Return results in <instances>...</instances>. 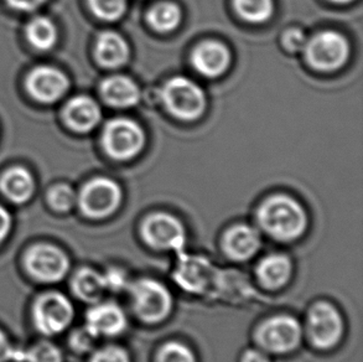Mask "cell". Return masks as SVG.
Returning <instances> with one entry per match:
<instances>
[{
	"label": "cell",
	"mask_w": 363,
	"mask_h": 362,
	"mask_svg": "<svg viewBox=\"0 0 363 362\" xmlns=\"http://www.w3.org/2000/svg\"><path fill=\"white\" fill-rule=\"evenodd\" d=\"M101 94L112 107L129 108L139 102L140 89L130 77L116 75L104 79L101 84Z\"/></svg>",
	"instance_id": "obj_17"
},
{
	"label": "cell",
	"mask_w": 363,
	"mask_h": 362,
	"mask_svg": "<svg viewBox=\"0 0 363 362\" xmlns=\"http://www.w3.org/2000/svg\"><path fill=\"white\" fill-rule=\"evenodd\" d=\"M155 362H196V358L186 345L170 341L157 351Z\"/></svg>",
	"instance_id": "obj_29"
},
{
	"label": "cell",
	"mask_w": 363,
	"mask_h": 362,
	"mask_svg": "<svg viewBox=\"0 0 363 362\" xmlns=\"http://www.w3.org/2000/svg\"><path fill=\"white\" fill-rule=\"evenodd\" d=\"M142 237L152 250L182 253L186 243V231L182 221L165 212L147 216L143 222Z\"/></svg>",
	"instance_id": "obj_10"
},
{
	"label": "cell",
	"mask_w": 363,
	"mask_h": 362,
	"mask_svg": "<svg viewBox=\"0 0 363 362\" xmlns=\"http://www.w3.org/2000/svg\"><path fill=\"white\" fill-rule=\"evenodd\" d=\"M182 10L172 1L157 3L147 11V15L149 25L159 33H167L177 29L182 23Z\"/></svg>",
	"instance_id": "obj_24"
},
{
	"label": "cell",
	"mask_w": 363,
	"mask_h": 362,
	"mask_svg": "<svg viewBox=\"0 0 363 362\" xmlns=\"http://www.w3.org/2000/svg\"><path fill=\"white\" fill-rule=\"evenodd\" d=\"M71 288L74 295L86 303H99L107 290L104 274L92 268H82L74 274Z\"/></svg>",
	"instance_id": "obj_22"
},
{
	"label": "cell",
	"mask_w": 363,
	"mask_h": 362,
	"mask_svg": "<svg viewBox=\"0 0 363 362\" xmlns=\"http://www.w3.org/2000/svg\"><path fill=\"white\" fill-rule=\"evenodd\" d=\"M344 330V320L334 305L320 302L310 308L306 318V334L315 348H335L341 341Z\"/></svg>",
	"instance_id": "obj_9"
},
{
	"label": "cell",
	"mask_w": 363,
	"mask_h": 362,
	"mask_svg": "<svg viewBox=\"0 0 363 362\" xmlns=\"http://www.w3.org/2000/svg\"><path fill=\"white\" fill-rule=\"evenodd\" d=\"M121 186L108 177H96L84 184L77 195L79 210L92 220L113 215L122 202Z\"/></svg>",
	"instance_id": "obj_4"
},
{
	"label": "cell",
	"mask_w": 363,
	"mask_h": 362,
	"mask_svg": "<svg viewBox=\"0 0 363 362\" xmlns=\"http://www.w3.org/2000/svg\"><path fill=\"white\" fill-rule=\"evenodd\" d=\"M97 338H94L92 334L89 333L87 329H79L76 330L74 334L71 335L69 339V344L71 348L79 351V353H87L89 350H92L94 346Z\"/></svg>",
	"instance_id": "obj_31"
},
{
	"label": "cell",
	"mask_w": 363,
	"mask_h": 362,
	"mask_svg": "<svg viewBox=\"0 0 363 362\" xmlns=\"http://www.w3.org/2000/svg\"><path fill=\"white\" fill-rule=\"evenodd\" d=\"M127 318L116 303H96L86 314V327L94 338H111L124 331Z\"/></svg>",
	"instance_id": "obj_13"
},
{
	"label": "cell",
	"mask_w": 363,
	"mask_h": 362,
	"mask_svg": "<svg viewBox=\"0 0 363 362\" xmlns=\"http://www.w3.org/2000/svg\"><path fill=\"white\" fill-rule=\"evenodd\" d=\"M241 362H270L267 353H263L262 350L257 349H250L247 350L243 356H242Z\"/></svg>",
	"instance_id": "obj_37"
},
{
	"label": "cell",
	"mask_w": 363,
	"mask_h": 362,
	"mask_svg": "<svg viewBox=\"0 0 363 362\" xmlns=\"http://www.w3.org/2000/svg\"><path fill=\"white\" fill-rule=\"evenodd\" d=\"M65 121L76 132H91L97 127L102 111L99 103L89 96H77L69 99L64 111Z\"/></svg>",
	"instance_id": "obj_16"
},
{
	"label": "cell",
	"mask_w": 363,
	"mask_h": 362,
	"mask_svg": "<svg viewBox=\"0 0 363 362\" xmlns=\"http://www.w3.org/2000/svg\"><path fill=\"white\" fill-rule=\"evenodd\" d=\"M26 38L30 44L41 51L52 49L57 41V29L46 16H36L26 25Z\"/></svg>",
	"instance_id": "obj_23"
},
{
	"label": "cell",
	"mask_w": 363,
	"mask_h": 362,
	"mask_svg": "<svg viewBox=\"0 0 363 362\" xmlns=\"http://www.w3.org/2000/svg\"><path fill=\"white\" fill-rule=\"evenodd\" d=\"M24 360V353H20L13 348L6 334L0 329V362Z\"/></svg>",
	"instance_id": "obj_34"
},
{
	"label": "cell",
	"mask_w": 363,
	"mask_h": 362,
	"mask_svg": "<svg viewBox=\"0 0 363 362\" xmlns=\"http://www.w3.org/2000/svg\"><path fill=\"white\" fill-rule=\"evenodd\" d=\"M102 144L109 157L128 160L142 152L145 146V133L132 119L116 118L104 126Z\"/></svg>",
	"instance_id": "obj_6"
},
{
	"label": "cell",
	"mask_w": 363,
	"mask_h": 362,
	"mask_svg": "<svg viewBox=\"0 0 363 362\" xmlns=\"http://www.w3.org/2000/svg\"><path fill=\"white\" fill-rule=\"evenodd\" d=\"M192 65L199 74L215 79L226 72L231 64V53L218 41H203L194 50Z\"/></svg>",
	"instance_id": "obj_14"
},
{
	"label": "cell",
	"mask_w": 363,
	"mask_h": 362,
	"mask_svg": "<svg viewBox=\"0 0 363 362\" xmlns=\"http://www.w3.org/2000/svg\"><path fill=\"white\" fill-rule=\"evenodd\" d=\"M306 36L300 29H289L285 31L281 38V44L286 51L289 53H298L303 51L306 45Z\"/></svg>",
	"instance_id": "obj_32"
},
{
	"label": "cell",
	"mask_w": 363,
	"mask_h": 362,
	"mask_svg": "<svg viewBox=\"0 0 363 362\" xmlns=\"http://www.w3.org/2000/svg\"><path fill=\"white\" fill-rule=\"evenodd\" d=\"M106 288L111 292H121L128 287L127 275L119 268H111L104 274Z\"/></svg>",
	"instance_id": "obj_33"
},
{
	"label": "cell",
	"mask_w": 363,
	"mask_h": 362,
	"mask_svg": "<svg viewBox=\"0 0 363 362\" xmlns=\"http://www.w3.org/2000/svg\"><path fill=\"white\" fill-rule=\"evenodd\" d=\"M91 362H130L129 355L119 346H106L92 355Z\"/></svg>",
	"instance_id": "obj_30"
},
{
	"label": "cell",
	"mask_w": 363,
	"mask_h": 362,
	"mask_svg": "<svg viewBox=\"0 0 363 362\" xmlns=\"http://www.w3.org/2000/svg\"><path fill=\"white\" fill-rule=\"evenodd\" d=\"M0 191L15 204H25L35 192V180L25 168H10L0 177Z\"/></svg>",
	"instance_id": "obj_20"
},
{
	"label": "cell",
	"mask_w": 363,
	"mask_h": 362,
	"mask_svg": "<svg viewBox=\"0 0 363 362\" xmlns=\"http://www.w3.org/2000/svg\"><path fill=\"white\" fill-rule=\"evenodd\" d=\"M26 362H64L62 353L55 344L50 341H40L24 353Z\"/></svg>",
	"instance_id": "obj_28"
},
{
	"label": "cell",
	"mask_w": 363,
	"mask_h": 362,
	"mask_svg": "<svg viewBox=\"0 0 363 362\" xmlns=\"http://www.w3.org/2000/svg\"><path fill=\"white\" fill-rule=\"evenodd\" d=\"M257 220L267 235L280 242H291L304 235L308 216L303 206L289 196H272L259 206Z\"/></svg>",
	"instance_id": "obj_1"
},
{
	"label": "cell",
	"mask_w": 363,
	"mask_h": 362,
	"mask_svg": "<svg viewBox=\"0 0 363 362\" xmlns=\"http://www.w3.org/2000/svg\"><path fill=\"white\" fill-rule=\"evenodd\" d=\"M257 343L273 353H288L299 346L303 329L296 319L279 315L265 320L257 330Z\"/></svg>",
	"instance_id": "obj_11"
},
{
	"label": "cell",
	"mask_w": 363,
	"mask_h": 362,
	"mask_svg": "<svg viewBox=\"0 0 363 362\" xmlns=\"http://www.w3.org/2000/svg\"><path fill=\"white\" fill-rule=\"evenodd\" d=\"M74 305L59 292L41 294L35 300L33 320L35 328L45 336H55L69 328L74 320Z\"/></svg>",
	"instance_id": "obj_5"
},
{
	"label": "cell",
	"mask_w": 363,
	"mask_h": 362,
	"mask_svg": "<svg viewBox=\"0 0 363 362\" xmlns=\"http://www.w3.org/2000/svg\"><path fill=\"white\" fill-rule=\"evenodd\" d=\"M262 246L258 231L247 225H236L226 231L222 248L227 257L237 262H245L257 255Z\"/></svg>",
	"instance_id": "obj_15"
},
{
	"label": "cell",
	"mask_w": 363,
	"mask_h": 362,
	"mask_svg": "<svg viewBox=\"0 0 363 362\" xmlns=\"http://www.w3.org/2000/svg\"><path fill=\"white\" fill-rule=\"evenodd\" d=\"M94 55L99 64L104 67L117 69L127 64L129 46L121 35L113 31H106L97 38Z\"/></svg>",
	"instance_id": "obj_19"
},
{
	"label": "cell",
	"mask_w": 363,
	"mask_h": 362,
	"mask_svg": "<svg viewBox=\"0 0 363 362\" xmlns=\"http://www.w3.org/2000/svg\"><path fill=\"white\" fill-rule=\"evenodd\" d=\"M304 51L311 67L319 71H334L346 64L350 44L342 35L328 30L308 40Z\"/></svg>",
	"instance_id": "obj_7"
},
{
	"label": "cell",
	"mask_w": 363,
	"mask_h": 362,
	"mask_svg": "<svg viewBox=\"0 0 363 362\" xmlns=\"http://www.w3.org/2000/svg\"><path fill=\"white\" fill-rule=\"evenodd\" d=\"M94 14L106 21L121 19L127 10V0H89Z\"/></svg>",
	"instance_id": "obj_26"
},
{
	"label": "cell",
	"mask_w": 363,
	"mask_h": 362,
	"mask_svg": "<svg viewBox=\"0 0 363 362\" xmlns=\"http://www.w3.org/2000/svg\"><path fill=\"white\" fill-rule=\"evenodd\" d=\"M25 270L41 283H57L69 273V260L64 251L54 245L39 243L24 256Z\"/></svg>",
	"instance_id": "obj_8"
},
{
	"label": "cell",
	"mask_w": 363,
	"mask_h": 362,
	"mask_svg": "<svg viewBox=\"0 0 363 362\" xmlns=\"http://www.w3.org/2000/svg\"><path fill=\"white\" fill-rule=\"evenodd\" d=\"M233 4L242 19L255 24L264 23L274 11L273 0H233Z\"/></svg>",
	"instance_id": "obj_25"
},
{
	"label": "cell",
	"mask_w": 363,
	"mask_h": 362,
	"mask_svg": "<svg viewBox=\"0 0 363 362\" xmlns=\"http://www.w3.org/2000/svg\"><path fill=\"white\" fill-rule=\"evenodd\" d=\"M331 1L339 3V4H344V3H350V1H352V0H331Z\"/></svg>",
	"instance_id": "obj_38"
},
{
	"label": "cell",
	"mask_w": 363,
	"mask_h": 362,
	"mask_svg": "<svg viewBox=\"0 0 363 362\" xmlns=\"http://www.w3.org/2000/svg\"><path fill=\"white\" fill-rule=\"evenodd\" d=\"M180 258V265L175 274L177 283L187 290L200 292L210 282L211 265L202 257L182 256Z\"/></svg>",
	"instance_id": "obj_21"
},
{
	"label": "cell",
	"mask_w": 363,
	"mask_h": 362,
	"mask_svg": "<svg viewBox=\"0 0 363 362\" xmlns=\"http://www.w3.org/2000/svg\"><path fill=\"white\" fill-rule=\"evenodd\" d=\"M129 292L133 310L144 323H160L172 313V294L160 282L139 279L129 287Z\"/></svg>",
	"instance_id": "obj_3"
},
{
	"label": "cell",
	"mask_w": 363,
	"mask_h": 362,
	"mask_svg": "<svg viewBox=\"0 0 363 362\" xmlns=\"http://www.w3.org/2000/svg\"><path fill=\"white\" fill-rule=\"evenodd\" d=\"M11 225H13V221H11L9 211L6 210L4 206L0 205V245L9 235Z\"/></svg>",
	"instance_id": "obj_35"
},
{
	"label": "cell",
	"mask_w": 363,
	"mask_h": 362,
	"mask_svg": "<svg viewBox=\"0 0 363 362\" xmlns=\"http://www.w3.org/2000/svg\"><path fill=\"white\" fill-rule=\"evenodd\" d=\"M255 273L264 288L279 289L291 278L293 263L288 256L273 253L260 260Z\"/></svg>",
	"instance_id": "obj_18"
},
{
	"label": "cell",
	"mask_w": 363,
	"mask_h": 362,
	"mask_svg": "<svg viewBox=\"0 0 363 362\" xmlns=\"http://www.w3.org/2000/svg\"><path fill=\"white\" fill-rule=\"evenodd\" d=\"M162 99L167 111L182 121H195L206 109V96L192 79L177 76L162 89Z\"/></svg>",
	"instance_id": "obj_2"
},
{
	"label": "cell",
	"mask_w": 363,
	"mask_h": 362,
	"mask_svg": "<svg viewBox=\"0 0 363 362\" xmlns=\"http://www.w3.org/2000/svg\"><path fill=\"white\" fill-rule=\"evenodd\" d=\"M48 0H6V3L16 10L21 11H33L45 4Z\"/></svg>",
	"instance_id": "obj_36"
},
{
	"label": "cell",
	"mask_w": 363,
	"mask_h": 362,
	"mask_svg": "<svg viewBox=\"0 0 363 362\" xmlns=\"http://www.w3.org/2000/svg\"><path fill=\"white\" fill-rule=\"evenodd\" d=\"M48 200H49L50 206L54 210L59 211V212H67L76 204L77 195L71 186L59 184V185L52 186L50 189Z\"/></svg>",
	"instance_id": "obj_27"
},
{
	"label": "cell",
	"mask_w": 363,
	"mask_h": 362,
	"mask_svg": "<svg viewBox=\"0 0 363 362\" xmlns=\"http://www.w3.org/2000/svg\"><path fill=\"white\" fill-rule=\"evenodd\" d=\"M67 76L56 67L39 66L30 71L26 77V89L33 97L43 103H54L67 92Z\"/></svg>",
	"instance_id": "obj_12"
}]
</instances>
